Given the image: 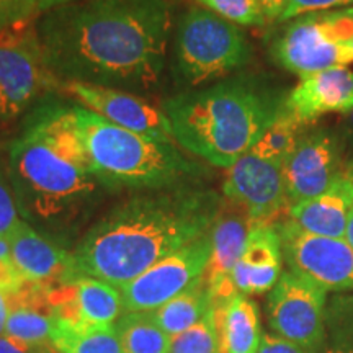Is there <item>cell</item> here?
Returning a JSON list of instances; mask_svg holds the SVG:
<instances>
[{"mask_svg": "<svg viewBox=\"0 0 353 353\" xmlns=\"http://www.w3.org/2000/svg\"><path fill=\"white\" fill-rule=\"evenodd\" d=\"M44 63L59 83L149 90L157 85L172 32L170 0H79L44 12Z\"/></svg>", "mask_w": 353, "mask_h": 353, "instance_id": "6da1fadb", "label": "cell"}, {"mask_svg": "<svg viewBox=\"0 0 353 353\" xmlns=\"http://www.w3.org/2000/svg\"><path fill=\"white\" fill-rule=\"evenodd\" d=\"M223 196L196 182L141 190L97 221L72 250L74 275L121 288L211 231Z\"/></svg>", "mask_w": 353, "mask_h": 353, "instance_id": "7a4b0ae2", "label": "cell"}, {"mask_svg": "<svg viewBox=\"0 0 353 353\" xmlns=\"http://www.w3.org/2000/svg\"><path fill=\"white\" fill-rule=\"evenodd\" d=\"M8 179L26 223L64 232L113 192L95 170L74 107L44 103L8 151Z\"/></svg>", "mask_w": 353, "mask_h": 353, "instance_id": "3957f363", "label": "cell"}, {"mask_svg": "<svg viewBox=\"0 0 353 353\" xmlns=\"http://www.w3.org/2000/svg\"><path fill=\"white\" fill-rule=\"evenodd\" d=\"M288 92L268 77L241 72L172 97L162 112L176 144L210 164L229 169L280 117Z\"/></svg>", "mask_w": 353, "mask_h": 353, "instance_id": "277c9868", "label": "cell"}, {"mask_svg": "<svg viewBox=\"0 0 353 353\" xmlns=\"http://www.w3.org/2000/svg\"><path fill=\"white\" fill-rule=\"evenodd\" d=\"M95 170L113 192L154 190L195 182L206 170L183 156L179 145L123 130L90 110L72 105Z\"/></svg>", "mask_w": 353, "mask_h": 353, "instance_id": "5b68a950", "label": "cell"}, {"mask_svg": "<svg viewBox=\"0 0 353 353\" xmlns=\"http://www.w3.org/2000/svg\"><path fill=\"white\" fill-rule=\"evenodd\" d=\"M252 46L242 30L201 7L180 17L174 43V76L198 87L239 70L252 59Z\"/></svg>", "mask_w": 353, "mask_h": 353, "instance_id": "8992f818", "label": "cell"}, {"mask_svg": "<svg viewBox=\"0 0 353 353\" xmlns=\"http://www.w3.org/2000/svg\"><path fill=\"white\" fill-rule=\"evenodd\" d=\"M353 7L307 13L286 21L272 38L268 54L278 68L298 77L353 63Z\"/></svg>", "mask_w": 353, "mask_h": 353, "instance_id": "52a82bcc", "label": "cell"}, {"mask_svg": "<svg viewBox=\"0 0 353 353\" xmlns=\"http://www.w3.org/2000/svg\"><path fill=\"white\" fill-rule=\"evenodd\" d=\"M52 87L61 83L44 63L38 30L30 21L0 30V120L17 118Z\"/></svg>", "mask_w": 353, "mask_h": 353, "instance_id": "ba28073f", "label": "cell"}, {"mask_svg": "<svg viewBox=\"0 0 353 353\" xmlns=\"http://www.w3.org/2000/svg\"><path fill=\"white\" fill-rule=\"evenodd\" d=\"M327 291L294 272H283L267 301L268 325L276 337L296 343L307 353L325 343Z\"/></svg>", "mask_w": 353, "mask_h": 353, "instance_id": "9c48e42d", "label": "cell"}, {"mask_svg": "<svg viewBox=\"0 0 353 353\" xmlns=\"http://www.w3.org/2000/svg\"><path fill=\"white\" fill-rule=\"evenodd\" d=\"M211 257V234L180 247L134 280L121 286L125 309L130 312L156 311L179 296L205 275Z\"/></svg>", "mask_w": 353, "mask_h": 353, "instance_id": "30bf717a", "label": "cell"}, {"mask_svg": "<svg viewBox=\"0 0 353 353\" xmlns=\"http://www.w3.org/2000/svg\"><path fill=\"white\" fill-rule=\"evenodd\" d=\"M275 226L281 237L283 259L291 272L314 281L325 291H353V249L343 237L304 232L288 216Z\"/></svg>", "mask_w": 353, "mask_h": 353, "instance_id": "8fae6325", "label": "cell"}, {"mask_svg": "<svg viewBox=\"0 0 353 353\" xmlns=\"http://www.w3.org/2000/svg\"><path fill=\"white\" fill-rule=\"evenodd\" d=\"M223 193L228 201L249 214L250 223L276 224L288 216L283 165L259 157L252 151L229 167Z\"/></svg>", "mask_w": 353, "mask_h": 353, "instance_id": "7c38bea8", "label": "cell"}, {"mask_svg": "<svg viewBox=\"0 0 353 353\" xmlns=\"http://www.w3.org/2000/svg\"><path fill=\"white\" fill-rule=\"evenodd\" d=\"M345 143L339 131L304 130L294 151L283 164L290 208L325 192L343 170Z\"/></svg>", "mask_w": 353, "mask_h": 353, "instance_id": "4fadbf2b", "label": "cell"}, {"mask_svg": "<svg viewBox=\"0 0 353 353\" xmlns=\"http://www.w3.org/2000/svg\"><path fill=\"white\" fill-rule=\"evenodd\" d=\"M48 301L52 324L72 330L110 327L126 312L120 288L94 276L48 286Z\"/></svg>", "mask_w": 353, "mask_h": 353, "instance_id": "5bb4252c", "label": "cell"}, {"mask_svg": "<svg viewBox=\"0 0 353 353\" xmlns=\"http://www.w3.org/2000/svg\"><path fill=\"white\" fill-rule=\"evenodd\" d=\"M59 88L76 99L81 107L100 114L101 118L123 130L148 136L161 143L176 144L165 113L139 97L128 94L120 88L83 82H63Z\"/></svg>", "mask_w": 353, "mask_h": 353, "instance_id": "9a60e30c", "label": "cell"}, {"mask_svg": "<svg viewBox=\"0 0 353 353\" xmlns=\"http://www.w3.org/2000/svg\"><path fill=\"white\" fill-rule=\"evenodd\" d=\"M250 218L241 206L223 203L218 218L211 228V257L205 272L213 304L223 303L237 293L232 272L244 252L250 231Z\"/></svg>", "mask_w": 353, "mask_h": 353, "instance_id": "2e32d148", "label": "cell"}, {"mask_svg": "<svg viewBox=\"0 0 353 353\" xmlns=\"http://www.w3.org/2000/svg\"><path fill=\"white\" fill-rule=\"evenodd\" d=\"M285 110L299 125L311 126L329 113L353 110V70L330 68L301 79L286 97Z\"/></svg>", "mask_w": 353, "mask_h": 353, "instance_id": "e0dca14e", "label": "cell"}, {"mask_svg": "<svg viewBox=\"0 0 353 353\" xmlns=\"http://www.w3.org/2000/svg\"><path fill=\"white\" fill-rule=\"evenodd\" d=\"M8 245L12 262L25 280L54 286L76 276L72 252L37 231L26 221H21L12 234Z\"/></svg>", "mask_w": 353, "mask_h": 353, "instance_id": "ac0fdd59", "label": "cell"}, {"mask_svg": "<svg viewBox=\"0 0 353 353\" xmlns=\"http://www.w3.org/2000/svg\"><path fill=\"white\" fill-rule=\"evenodd\" d=\"M283 247L275 224L252 223L244 252L232 272L237 293L262 294L272 291L281 276Z\"/></svg>", "mask_w": 353, "mask_h": 353, "instance_id": "d6986e66", "label": "cell"}, {"mask_svg": "<svg viewBox=\"0 0 353 353\" xmlns=\"http://www.w3.org/2000/svg\"><path fill=\"white\" fill-rule=\"evenodd\" d=\"M352 208L353 176L343 167L325 192L291 206L288 219L304 232L345 239L347 221Z\"/></svg>", "mask_w": 353, "mask_h": 353, "instance_id": "ffe728a7", "label": "cell"}, {"mask_svg": "<svg viewBox=\"0 0 353 353\" xmlns=\"http://www.w3.org/2000/svg\"><path fill=\"white\" fill-rule=\"evenodd\" d=\"M219 353H257L263 334L255 301L236 293L226 301L213 304Z\"/></svg>", "mask_w": 353, "mask_h": 353, "instance_id": "44dd1931", "label": "cell"}, {"mask_svg": "<svg viewBox=\"0 0 353 353\" xmlns=\"http://www.w3.org/2000/svg\"><path fill=\"white\" fill-rule=\"evenodd\" d=\"M211 309H213V299H211L205 276H201L179 296L162 304L156 311L149 312H152L154 319L162 330H165L170 337H175L193 327Z\"/></svg>", "mask_w": 353, "mask_h": 353, "instance_id": "7402d4cb", "label": "cell"}, {"mask_svg": "<svg viewBox=\"0 0 353 353\" xmlns=\"http://www.w3.org/2000/svg\"><path fill=\"white\" fill-rule=\"evenodd\" d=\"M114 325L125 353H170L172 337L162 330L152 312L126 311Z\"/></svg>", "mask_w": 353, "mask_h": 353, "instance_id": "603a6c76", "label": "cell"}, {"mask_svg": "<svg viewBox=\"0 0 353 353\" xmlns=\"http://www.w3.org/2000/svg\"><path fill=\"white\" fill-rule=\"evenodd\" d=\"M50 343L59 353H125L117 325L72 330L54 324Z\"/></svg>", "mask_w": 353, "mask_h": 353, "instance_id": "cb8c5ba5", "label": "cell"}, {"mask_svg": "<svg viewBox=\"0 0 353 353\" xmlns=\"http://www.w3.org/2000/svg\"><path fill=\"white\" fill-rule=\"evenodd\" d=\"M307 126L299 125L291 114L283 108L280 117L267 128V131L260 136L254 148L250 149L259 157L283 165L290 154L294 151L303 131Z\"/></svg>", "mask_w": 353, "mask_h": 353, "instance_id": "d4e9b609", "label": "cell"}, {"mask_svg": "<svg viewBox=\"0 0 353 353\" xmlns=\"http://www.w3.org/2000/svg\"><path fill=\"white\" fill-rule=\"evenodd\" d=\"M321 353H353V294H339L327 303Z\"/></svg>", "mask_w": 353, "mask_h": 353, "instance_id": "484cf974", "label": "cell"}, {"mask_svg": "<svg viewBox=\"0 0 353 353\" xmlns=\"http://www.w3.org/2000/svg\"><path fill=\"white\" fill-rule=\"evenodd\" d=\"M52 314L34 307H13L7 319L6 335L26 345L50 343L52 334Z\"/></svg>", "mask_w": 353, "mask_h": 353, "instance_id": "4316f807", "label": "cell"}, {"mask_svg": "<svg viewBox=\"0 0 353 353\" xmlns=\"http://www.w3.org/2000/svg\"><path fill=\"white\" fill-rule=\"evenodd\" d=\"M170 353H219L213 309L193 327L172 337Z\"/></svg>", "mask_w": 353, "mask_h": 353, "instance_id": "83f0119b", "label": "cell"}, {"mask_svg": "<svg viewBox=\"0 0 353 353\" xmlns=\"http://www.w3.org/2000/svg\"><path fill=\"white\" fill-rule=\"evenodd\" d=\"M195 2L237 26H263L267 23L257 0H195Z\"/></svg>", "mask_w": 353, "mask_h": 353, "instance_id": "f1b7e54d", "label": "cell"}, {"mask_svg": "<svg viewBox=\"0 0 353 353\" xmlns=\"http://www.w3.org/2000/svg\"><path fill=\"white\" fill-rule=\"evenodd\" d=\"M20 210L17 205L10 179L0 170V239H10V236L21 224Z\"/></svg>", "mask_w": 353, "mask_h": 353, "instance_id": "f546056e", "label": "cell"}, {"mask_svg": "<svg viewBox=\"0 0 353 353\" xmlns=\"http://www.w3.org/2000/svg\"><path fill=\"white\" fill-rule=\"evenodd\" d=\"M352 3L353 0H288L285 10L281 12L280 19L276 21L286 23V21L307 15V13L334 10L335 7H348Z\"/></svg>", "mask_w": 353, "mask_h": 353, "instance_id": "4dcf8cb0", "label": "cell"}, {"mask_svg": "<svg viewBox=\"0 0 353 353\" xmlns=\"http://www.w3.org/2000/svg\"><path fill=\"white\" fill-rule=\"evenodd\" d=\"M41 12V0H0V23L8 25L32 21Z\"/></svg>", "mask_w": 353, "mask_h": 353, "instance_id": "1f68e13d", "label": "cell"}, {"mask_svg": "<svg viewBox=\"0 0 353 353\" xmlns=\"http://www.w3.org/2000/svg\"><path fill=\"white\" fill-rule=\"evenodd\" d=\"M257 353H307L296 343L285 341V339L276 337V335L263 334L262 343Z\"/></svg>", "mask_w": 353, "mask_h": 353, "instance_id": "d6a6232c", "label": "cell"}, {"mask_svg": "<svg viewBox=\"0 0 353 353\" xmlns=\"http://www.w3.org/2000/svg\"><path fill=\"white\" fill-rule=\"evenodd\" d=\"M44 345H26L8 339L7 335H0V353H44Z\"/></svg>", "mask_w": 353, "mask_h": 353, "instance_id": "836d02e7", "label": "cell"}, {"mask_svg": "<svg viewBox=\"0 0 353 353\" xmlns=\"http://www.w3.org/2000/svg\"><path fill=\"white\" fill-rule=\"evenodd\" d=\"M260 8H262L267 21H273L280 19L281 12L285 10V6L288 0H257Z\"/></svg>", "mask_w": 353, "mask_h": 353, "instance_id": "e575fe53", "label": "cell"}, {"mask_svg": "<svg viewBox=\"0 0 353 353\" xmlns=\"http://www.w3.org/2000/svg\"><path fill=\"white\" fill-rule=\"evenodd\" d=\"M10 293L0 290V335H6V325L8 316H10Z\"/></svg>", "mask_w": 353, "mask_h": 353, "instance_id": "d590c367", "label": "cell"}, {"mask_svg": "<svg viewBox=\"0 0 353 353\" xmlns=\"http://www.w3.org/2000/svg\"><path fill=\"white\" fill-rule=\"evenodd\" d=\"M339 134L343 139V143L353 145V110L348 112L345 117L342 118V121L339 123Z\"/></svg>", "mask_w": 353, "mask_h": 353, "instance_id": "8d00e7d4", "label": "cell"}, {"mask_svg": "<svg viewBox=\"0 0 353 353\" xmlns=\"http://www.w3.org/2000/svg\"><path fill=\"white\" fill-rule=\"evenodd\" d=\"M70 2H79V0H41V12H48L51 10V8L64 6V3Z\"/></svg>", "mask_w": 353, "mask_h": 353, "instance_id": "74e56055", "label": "cell"}, {"mask_svg": "<svg viewBox=\"0 0 353 353\" xmlns=\"http://www.w3.org/2000/svg\"><path fill=\"white\" fill-rule=\"evenodd\" d=\"M345 241L350 244V247L353 249V208L350 211V216H348L347 221V229H345Z\"/></svg>", "mask_w": 353, "mask_h": 353, "instance_id": "f35d334b", "label": "cell"}, {"mask_svg": "<svg viewBox=\"0 0 353 353\" xmlns=\"http://www.w3.org/2000/svg\"><path fill=\"white\" fill-rule=\"evenodd\" d=\"M10 257V245L7 239H0V259Z\"/></svg>", "mask_w": 353, "mask_h": 353, "instance_id": "ab89813d", "label": "cell"}, {"mask_svg": "<svg viewBox=\"0 0 353 353\" xmlns=\"http://www.w3.org/2000/svg\"><path fill=\"white\" fill-rule=\"evenodd\" d=\"M44 353H59V352H57L51 343H46V347H44Z\"/></svg>", "mask_w": 353, "mask_h": 353, "instance_id": "60d3db41", "label": "cell"}, {"mask_svg": "<svg viewBox=\"0 0 353 353\" xmlns=\"http://www.w3.org/2000/svg\"><path fill=\"white\" fill-rule=\"evenodd\" d=\"M345 169L348 170V174H350L352 176H353V157L350 159V161L347 162V165H345Z\"/></svg>", "mask_w": 353, "mask_h": 353, "instance_id": "b9f144b4", "label": "cell"}, {"mask_svg": "<svg viewBox=\"0 0 353 353\" xmlns=\"http://www.w3.org/2000/svg\"><path fill=\"white\" fill-rule=\"evenodd\" d=\"M347 46L350 48V50L353 51V39H350V41H347Z\"/></svg>", "mask_w": 353, "mask_h": 353, "instance_id": "7bdbcfd3", "label": "cell"}, {"mask_svg": "<svg viewBox=\"0 0 353 353\" xmlns=\"http://www.w3.org/2000/svg\"><path fill=\"white\" fill-rule=\"evenodd\" d=\"M3 28V26H2V23H0V30H2Z\"/></svg>", "mask_w": 353, "mask_h": 353, "instance_id": "ee69618b", "label": "cell"}]
</instances>
